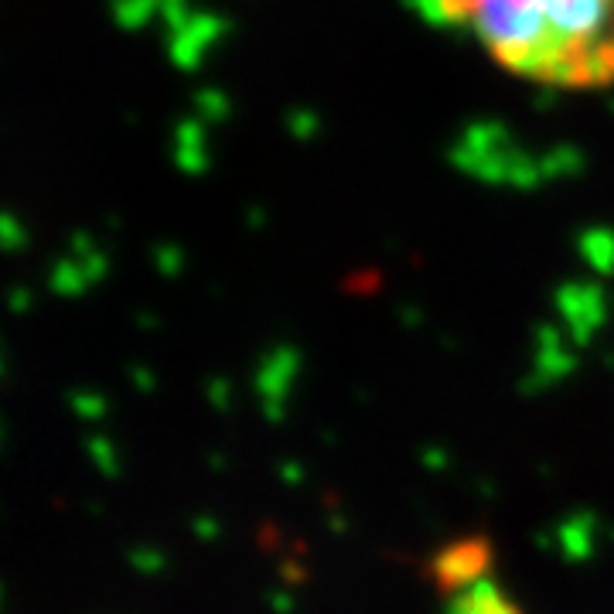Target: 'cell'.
Masks as SVG:
<instances>
[{"instance_id": "obj_1", "label": "cell", "mask_w": 614, "mask_h": 614, "mask_svg": "<svg viewBox=\"0 0 614 614\" xmlns=\"http://www.w3.org/2000/svg\"><path fill=\"white\" fill-rule=\"evenodd\" d=\"M509 76L553 89L614 82V0H427Z\"/></svg>"}, {"instance_id": "obj_2", "label": "cell", "mask_w": 614, "mask_h": 614, "mask_svg": "<svg viewBox=\"0 0 614 614\" xmlns=\"http://www.w3.org/2000/svg\"><path fill=\"white\" fill-rule=\"evenodd\" d=\"M488 563V550L485 543H454L447 546V550L437 557V584L444 587V591H471L475 587V580L481 577V570H485Z\"/></svg>"}]
</instances>
